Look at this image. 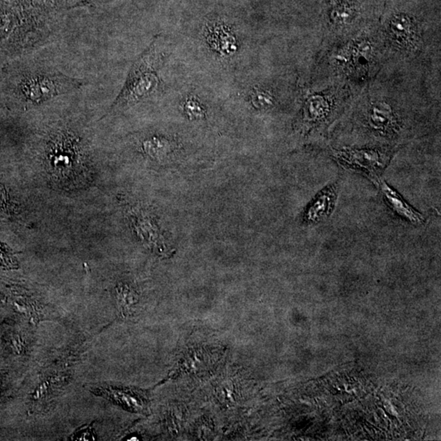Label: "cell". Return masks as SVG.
<instances>
[{
	"mask_svg": "<svg viewBox=\"0 0 441 441\" xmlns=\"http://www.w3.org/2000/svg\"><path fill=\"white\" fill-rule=\"evenodd\" d=\"M159 61L154 42L148 50L137 60L128 73L126 83L115 99L111 110L124 108L150 98L156 93L160 85L157 74L156 65Z\"/></svg>",
	"mask_w": 441,
	"mask_h": 441,
	"instance_id": "1",
	"label": "cell"
},
{
	"mask_svg": "<svg viewBox=\"0 0 441 441\" xmlns=\"http://www.w3.org/2000/svg\"><path fill=\"white\" fill-rule=\"evenodd\" d=\"M81 85V81L57 72L39 71L25 77L19 84V94L25 103L38 104L70 93Z\"/></svg>",
	"mask_w": 441,
	"mask_h": 441,
	"instance_id": "2",
	"label": "cell"
},
{
	"mask_svg": "<svg viewBox=\"0 0 441 441\" xmlns=\"http://www.w3.org/2000/svg\"><path fill=\"white\" fill-rule=\"evenodd\" d=\"M339 159L355 168L365 170L369 176L378 180V172L383 167V159L376 151L370 150H345L337 153Z\"/></svg>",
	"mask_w": 441,
	"mask_h": 441,
	"instance_id": "3",
	"label": "cell"
},
{
	"mask_svg": "<svg viewBox=\"0 0 441 441\" xmlns=\"http://www.w3.org/2000/svg\"><path fill=\"white\" fill-rule=\"evenodd\" d=\"M378 182L381 191L383 192L385 199L387 200V204L393 209L394 212L415 225L423 223L424 218L421 215V213H417L412 207L409 206L400 197L399 194L396 193L387 183H384V181L378 179Z\"/></svg>",
	"mask_w": 441,
	"mask_h": 441,
	"instance_id": "4",
	"label": "cell"
},
{
	"mask_svg": "<svg viewBox=\"0 0 441 441\" xmlns=\"http://www.w3.org/2000/svg\"><path fill=\"white\" fill-rule=\"evenodd\" d=\"M61 143L54 146L51 151V160L55 167H57V172L63 174L64 176H69L72 171H74V166L76 167V150H74V141H70V138L62 137Z\"/></svg>",
	"mask_w": 441,
	"mask_h": 441,
	"instance_id": "5",
	"label": "cell"
},
{
	"mask_svg": "<svg viewBox=\"0 0 441 441\" xmlns=\"http://www.w3.org/2000/svg\"><path fill=\"white\" fill-rule=\"evenodd\" d=\"M334 187H328L315 197L305 213V220L308 223H316L327 218L334 206Z\"/></svg>",
	"mask_w": 441,
	"mask_h": 441,
	"instance_id": "6",
	"label": "cell"
},
{
	"mask_svg": "<svg viewBox=\"0 0 441 441\" xmlns=\"http://www.w3.org/2000/svg\"><path fill=\"white\" fill-rule=\"evenodd\" d=\"M369 123L372 128L383 133H391L397 128L393 111L388 105L383 103L373 106L369 115Z\"/></svg>",
	"mask_w": 441,
	"mask_h": 441,
	"instance_id": "7",
	"label": "cell"
},
{
	"mask_svg": "<svg viewBox=\"0 0 441 441\" xmlns=\"http://www.w3.org/2000/svg\"><path fill=\"white\" fill-rule=\"evenodd\" d=\"M210 44L222 55H231L236 50L234 35L222 25L212 26L209 33Z\"/></svg>",
	"mask_w": 441,
	"mask_h": 441,
	"instance_id": "8",
	"label": "cell"
},
{
	"mask_svg": "<svg viewBox=\"0 0 441 441\" xmlns=\"http://www.w3.org/2000/svg\"><path fill=\"white\" fill-rule=\"evenodd\" d=\"M391 31L394 39L401 45H408L413 41L415 36L414 26L409 18L405 16H396L391 20Z\"/></svg>",
	"mask_w": 441,
	"mask_h": 441,
	"instance_id": "9",
	"label": "cell"
},
{
	"mask_svg": "<svg viewBox=\"0 0 441 441\" xmlns=\"http://www.w3.org/2000/svg\"><path fill=\"white\" fill-rule=\"evenodd\" d=\"M321 96L311 97L305 104V119L308 122L321 120L328 113L329 105Z\"/></svg>",
	"mask_w": 441,
	"mask_h": 441,
	"instance_id": "10",
	"label": "cell"
},
{
	"mask_svg": "<svg viewBox=\"0 0 441 441\" xmlns=\"http://www.w3.org/2000/svg\"><path fill=\"white\" fill-rule=\"evenodd\" d=\"M138 302L136 292L126 285L117 289V302L119 310L123 317H128L133 313V309Z\"/></svg>",
	"mask_w": 441,
	"mask_h": 441,
	"instance_id": "11",
	"label": "cell"
},
{
	"mask_svg": "<svg viewBox=\"0 0 441 441\" xmlns=\"http://www.w3.org/2000/svg\"><path fill=\"white\" fill-rule=\"evenodd\" d=\"M353 64L358 70H365L371 63L373 47L370 42L361 41L355 46L352 51Z\"/></svg>",
	"mask_w": 441,
	"mask_h": 441,
	"instance_id": "12",
	"label": "cell"
},
{
	"mask_svg": "<svg viewBox=\"0 0 441 441\" xmlns=\"http://www.w3.org/2000/svg\"><path fill=\"white\" fill-rule=\"evenodd\" d=\"M355 15L356 13L354 9L347 5H337L332 9L331 18L335 24L338 26H345L352 22L354 20Z\"/></svg>",
	"mask_w": 441,
	"mask_h": 441,
	"instance_id": "13",
	"label": "cell"
},
{
	"mask_svg": "<svg viewBox=\"0 0 441 441\" xmlns=\"http://www.w3.org/2000/svg\"><path fill=\"white\" fill-rule=\"evenodd\" d=\"M253 107L256 109H269L274 105L275 99L272 94L267 90H256L251 95Z\"/></svg>",
	"mask_w": 441,
	"mask_h": 441,
	"instance_id": "14",
	"label": "cell"
},
{
	"mask_svg": "<svg viewBox=\"0 0 441 441\" xmlns=\"http://www.w3.org/2000/svg\"><path fill=\"white\" fill-rule=\"evenodd\" d=\"M185 111L187 115L192 120L202 119L205 115V111L201 105L195 99H189L187 101L185 104Z\"/></svg>",
	"mask_w": 441,
	"mask_h": 441,
	"instance_id": "15",
	"label": "cell"
},
{
	"mask_svg": "<svg viewBox=\"0 0 441 441\" xmlns=\"http://www.w3.org/2000/svg\"><path fill=\"white\" fill-rule=\"evenodd\" d=\"M105 393H107L110 397L114 398L115 400L120 401L122 404H128V406L133 407L135 409L137 407H140L137 400H133L135 398L122 393V391H115H115L114 390H106Z\"/></svg>",
	"mask_w": 441,
	"mask_h": 441,
	"instance_id": "16",
	"label": "cell"
},
{
	"mask_svg": "<svg viewBox=\"0 0 441 441\" xmlns=\"http://www.w3.org/2000/svg\"><path fill=\"white\" fill-rule=\"evenodd\" d=\"M75 437L76 438L74 439H76V440H92V439H94V435H93V433L89 429L78 432Z\"/></svg>",
	"mask_w": 441,
	"mask_h": 441,
	"instance_id": "17",
	"label": "cell"
}]
</instances>
